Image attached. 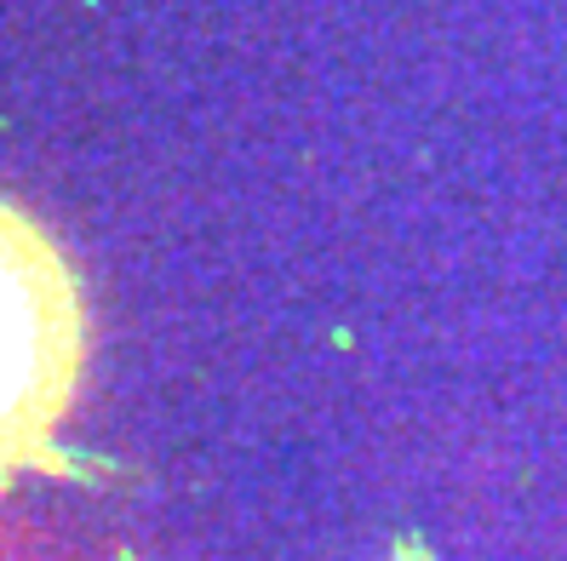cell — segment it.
<instances>
[{
	"label": "cell",
	"mask_w": 567,
	"mask_h": 561,
	"mask_svg": "<svg viewBox=\"0 0 567 561\" xmlns=\"http://www.w3.org/2000/svg\"><path fill=\"white\" fill-rule=\"evenodd\" d=\"M86 361V315L70 258L0 195V487L47 465Z\"/></svg>",
	"instance_id": "6da1fadb"
}]
</instances>
